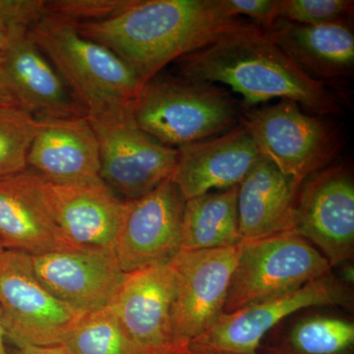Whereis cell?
Returning a JSON list of instances; mask_svg holds the SVG:
<instances>
[{"label":"cell","mask_w":354,"mask_h":354,"mask_svg":"<svg viewBox=\"0 0 354 354\" xmlns=\"http://www.w3.org/2000/svg\"><path fill=\"white\" fill-rule=\"evenodd\" d=\"M353 288L344 285L330 271L298 290L232 313H223L189 346L221 353L255 354L266 335L293 314L313 307L328 306L353 311Z\"/></svg>","instance_id":"8"},{"label":"cell","mask_w":354,"mask_h":354,"mask_svg":"<svg viewBox=\"0 0 354 354\" xmlns=\"http://www.w3.org/2000/svg\"><path fill=\"white\" fill-rule=\"evenodd\" d=\"M153 354H191L189 348H176L172 351H165V353Z\"/></svg>","instance_id":"34"},{"label":"cell","mask_w":354,"mask_h":354,"mask_svg":"<svg viewBox=\"0 0 354 354\" xmlns=\"http://www.w3.org/2000/svg\"><path fill=\"white\" fill-rule=\"evenodd\" d=\"M239 248L223 313L298 290L332 271L316 247L292 232L242 241Z\"/></svg>","instance_id":"6"},{"label":"cell","mask_w":354,"mask_h":354,"mask_svg":"<svg viewBox=\"0 0 354 354\" xmlns=\"http://www.w3.org/2000/svg\"><path fill=\"white\" fill-rule=\"evenodd\" d=\"M60 346L69 354H150L133 341L113 306L84 314Z\"/></svg>","instance_id":"24"},{"label":"cell","mask_w":354,"mask_h":354,"mask_svg":"<svg viewBox=\"0 0 354 354\" xmlns=\"http://www.w3.org/2000/svg\"><path fill=\"white\" fill-rule=\"evenodd\" d=\"M189 348L191 354H235V353H221V351H211V349L192 348V346H189V348ZM255 354H258V353H255Z\"/></svg>","instance_id":"33"},{"label":"cell","mask_w":354,"mask_h":354,"mask_svg":"<svg viewBox=\"0 0 354 354\" xmlns=\"http://www.w3.org/2000/svg\"><path fill=\"white\" fill-rule=\"evenodd\" d=\"M185 202L171 179L127 201L113 248L125 274L169 264L180 252Z\"/></svg>","instance_id":"13"},{"label":"cell","mask_w":354,"mask_h":354,"mask_svg":"<svg viewBox=\"0 0 354 354\" xmlns=\"http://www.w3.org/2000/svg\"><path fill=\"white\" fill-rule=\"evenodd\" d=\"M76 24L82 36L115 53L143 84L171 62L256 26L227 17L216 0H134L108 20Z\"/></svg>","instance_id":"1"},{"label":"cell","mask_w":354,"mask_h":354,"mask_svg":"<svg viewBox=\"0 0 354 354\" xmlns=\"http://www.w3.org/2000/svg\"><path fill=\"white\" fill-rule=\"evenodd\" d=\"M1 250H3V249H2L1 247H0V251H1Z\"/></svg>","instance_id":"36"},{"label":"cell","mask_w":354,"mask_h":354,"mask_svg":"<svg viewBox=\"0 0 354 354\" xmlns=\"http://www.w3.org/2000/svg\"><path fill=\"white\" fill-rule=\"evenodd\" d=\"M176 274L171 263L127 274L113 306L124 329L150 354L176 348L174 304Z\"/></svg>","instance_id":"16"},{"label":"cell","mask_w":354,"mask_h":354,"mask_svg":"<svg viewBox=\"0 0 354 354\" xmlns=\"http://www.w3.org/2000/svg\"><path fill=\"white\" fill-rule=\"evenodd\" d=\"M239 186L186 200L181 251L209 250L239 245Z\"/></svg>","instance_id":"23"},{"label":"cell","mask_w":354,"mask_h":354,"mask_svg":"<svg viewBox=\"0 0 354 354\" xmlns=\"http://www.w3.org/2000/svg\"><path fill=\"white\" fill-rule=\"evenodd\" d=\"M29 36L86 114L129 108L143 86L120 57L82 36L73 21L46 13Z\"/></svg>","instance_id":"3"},{"label":"cell","mask_w":354,"mask_h":354,"mask_svg":"<svg viewBox=\"0 0 354 354\" xmlns=\"http://www.w3.org/2000/svg\"><path fill=\"white\" fill-rule=\"evenodd\" d=\"M242 125L262 157L298 185L325 169L339 149L334 129L325 120L304 113L288 100L247 114Z\"/></svg>","instance_id":"9"},{"label":"cell","mask_w":354,"mask_h":354,"mask_svg":"<svg viewBox=\"0 0 354 354\" xmlns=\"http://www.w3.org/2000/svg\"><path fill=\"white\" fill-rule=\"evenodd\" d=\"M0 311L7 339L15 344L57 346L85 313L46 290L35 274L31 256L0 251Z\"/></svg>","instance_id":"10"},{"label":"cell","mask_w":354,"mask_h":354,"mask_svg":"<svg viewBox=\"0 0 354 354\" xmlns=\"http://www.w3.org/2000/svg\"><path fill=\"white\" fill-rule=\"evenodd\" d=\"M15 354H69L64 346H35L30 344H19Z\"/></svg>","instance_id":"30"},{"label":"cell","mask_w":354,"mask_h":354,"mask_svg":"<svg viewBox=\"0 0 354 354\" xmlns=\"http://www.w3.org/2000/svg\"><path fill=\"white\" fill-rule=\"evenodd\" d=\"M262 30L312 78H344L353 74L354 34L348 21L301 25L279 18Z\"/></svg>","instance_id":"19"},{"label":"cell","mask_w":354,"mask_h":354,"mask_svg":"<svg viewBox=\"0 0 354 354\" xmlns=\"http://www.w3.org/2000/svg\"><path fill=\"white\" fill-rule=\"evenodd\" d=\"M130 113L140 129L171 148L213 138L241 120L232 97L215 84L160 74L143 84Z\"/></svg>","instance_id":"4"},{"label":"cell","mask_w":354,"mask_h":354,"mask_svg":"<svg viewBox=\"0 0 354 354\" xmlns=\"http://www.w3.org/2000/svg\"><path fill=\"white\" fill-rule=\"evenodd\" d=\"M39 121L28 169L55 183H104L99 143L87 114Z\"/></svg>","instance_id":"18"},{"label":"cell","mask_w":354,"mask_h":354,"mask_svg":"<svg viewBox=\"0 0 354 354\" xmlns=\"http://www.w3.org/2000/svg\"><path fill=\"white\" fill-rule=\"evenodd\" d=\"M177 151L171 179L185 201L213 190L239 186L263 158L242 124L221 136L180 147Z\"/></svg>","instance_id":"17"},{"label":"cell","mask_w":354,"mask_h":354,"mask_svg":"<svg viewBox=\"0 0 354 354\" xmlns=\"http://www.w3.org/2000/svg\"><path fill=\"white\" fill-rule=\"evenodd\" d=\"M292 234L304 237L330 268L353 259L354 180L342 167L322 169L300 185Z\"/></svg>","instance_id":"12"},{"label":"cell","mask_w":354,"mask_h":354,"mask_svg":"<svg viewBox=\"0 0 354 354\" xmlns=\"http://www.w3.org/2000/svg\"><path fill=\"white\" fill-rule=\"evenodd\" d=\"M11 177L70 244L113 250L127 200L106 183H55L29 169Z\"/></svg>","instance_id":"5"},{"label":"cell","mask_w":354,"mask_h":354,"mask_svg":"<svg viewBox=\"0 0 354 354\" xmlns=\"http://www.w3.org/2000/svg\"><path fill=\"white\" fill-rule=\"evenodd\" d=\"M0 247L31 256L80 249L64 239L11 176L0 178Z\"/></svg>","instance_id":"22"},{"label":"cell","mask_w":354,"mask_h":354,"mask_svg":"<svg viewBox=\"0 0 354 354\" xmlns=\"http://www.w3.org/2000/svg\"><path fill=\"white\" fill-rule=\"evenodd\" d=\"M337 307L301 310L266 337L267 354H354L353 319Z\"/></svg>","instance_id":"21"},{"label":"cell","mask_w":354,"mask_h":354,"mask_svg":"<svg viewBox=\"0 0 354 354\" xmlns=\"http://www.w3.org/2000/svg\"><path fill=\"white\" fill-rule=\"evenodd\" d=\"M46 14L44 0H0V57L14 35L29 31Z\"/></svg>","instance_id":"28"},{"label":"cell","mask_w":354,"mask_h":354,"mask_svg":"<svg viewBox=\"0 0 354 354\" xmlns=\"http://www.w3.org/2000/svg\"><path fill=\"white\" fill-rule=\"evenodd\" d=\"M239 245L180 251L171 261L176 281L174 304L176 348H188L223 315Z\"/></svg>","instance_id":"11"},{"label":"cell","mask_w":354,"mask_h":354,"mask_svg":"<svg viewBox=\"0 0 354 354\" xmlns=\"http://www.w3.org/2000/svg\"><path fill=\"white\" fill-rule=\"evenodd\" d=\"M97 143L101 177L115 194L135 200L171 179L177 148L165 146L137 127L130 106L87 114Z\"/></svg>","instance_id":"7"},{"label":"cell","mask_w":354,"mask_h":354,"mask_svg":"<svg viewBox=\"0 0 354 354\" xmlns=\"http://www.w3.org/2000/svg\"><path fill=\"white\" fill-rule=\"evenodd\" d=\"M227 17L246 16L262 28L269 27L279 18V0H216Z\"/></svg>","instance_id":"29"},{"label":"cell","mask_w":354,"mask_h":354,"mask_svg":"<svg viewBox=\"0 0 354 354\" xmlns=\"http://www.w3.org/2000/svg\"><path fill=\"white\" fill-rule=\"evenodd\" d=\"M134 0H50L44 1L46 13L78 23H97L114 17Z\"/></svg>","instance_id":"27"},{"label":"cell","mask_w":354,"mask_h":354,"mask_svg":"<svg viewBox=\"0 0 354 354\" xmlns=\"http://www.w3.org/2000/svg\"><path fill=\"white\" fill-rule=\"evenodd\" d=\"M176 62L179 76L227 85L241 95L246 106L281 99L320 116L339 111L337 97L325 83L300 68L257 25L227 35Z\"/></svg>","instance_id":"2"},{"label":"cell","mask_w":354,"mask_h":354,"mask_svg":"<svg viewBox=\"0 0 354 354\" xmlns=\"http://www.w3.org/2000/svg\"><path fill=\"white\" fill-rule=\"evenodd\" d=\"M3 104H7V102L6 101H3V100H2L1 97H0V106H3Z\"/></svg>","instance_id":"35"},{"label":"cell","mask_w":354,"mask_h":354,"mask_svg":"<svg viewBox=\"0 0 354 354\" xmlns=\"http://www.w3.org/2000/svg\"><path fill=\"white\" fill-rule=\"evenodd\" d=\"M351 0H279V18L301 25H323L348 21Z\"/></svg>","instance_id":"26"},{"label":"cell","mask_w":354,"mask_h":354,"mask_svg":"<svg viewBox=\"0 0 354 354\" xmlns=\"http://www.w3.org/2000/svg\"><path fill=\"white\" fill-rule=\"evenodd\" d=\"M6 326H4L3 316H2L1 311H0V354H9L6 348Z\"/></svg>","instance_id":"32"},{"label":"cell","mask_w":354,"mask_h":354,"mask_svg":"<svg viewBox=\"0 0 354 354\" xmlns=\"http://www.w3.org/2000/svg\"><path fill=\"white\" fill-rule=\"evenodd\" d=\"M0 97L38 120L86 114L29 31L14 35L0 57Z\"/></svg>","instance_id":"15"},{"label":"cell","mask_w":354,"mask_h":354,"mask_svg":"<svg viewBox=\"0 0 354 354\" xmlns=\"http://www.w3.org/2000/svg\"><path fill=\"white\" fill-rule=\"evenodd\" d=\"M41 121L12 104L0 106V178L28 169L27 158Z\"/></svg>","instance_id":"25"},{"label":"cell","mask_w":354,"mask_h":354,"mask_svg":"<svg viewBox=\"0 0 354 354\" xmlns=\"http://www.w3.org/2000/svg\"><path fill=\"white\" fill-rule=\"evenodd\" d=\"M341 267V274L337 278L341 279L344 285L353 286L354 283V266L351 261L339 265Z\"/></svg>","instance_id":"31"},{"label":"cell","mask_w":354,"mask_h":354,"mask_svg":"<svg viewBox=\"0 0 354 354\" xmlns=\"http://www.w3.org/2000/svg\"><path fill=\"white\" fill-rule=\"evenodd\" d=\"M300 185L262 158L239 185L237 215L242 241L292 232Z\"/></svg>","instance_id":"20"},{"label":"cell","mask_w":354,"mask_h":354,"mask_svg":"<svg viewBox=\"0 0 354 354\" xmlns=\"http://www.w3.org/2000/svg\"><path fill=\"white\" fill-rule=\"evenodd\" d=\"M31 261L41 285L82 313L111 306L127 277L113 249L55 251L31 256Z\"/></svg>","instance_id":"14"}]
</instances>
